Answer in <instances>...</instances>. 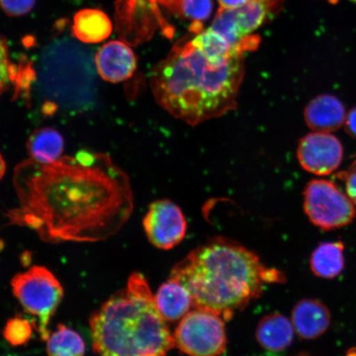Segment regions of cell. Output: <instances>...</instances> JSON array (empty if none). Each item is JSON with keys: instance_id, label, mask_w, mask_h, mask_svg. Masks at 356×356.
Returning a JSON list of instances; mask_svg holds the SVG:
<instances>
[{"instance_id": "obj_17", "label": "cell", "mask_w": 356, "mask_h": 356, "mask_svg": "<svg viewBox=\"0 0 356 356\" xmlns=\"http://www.w3.org/2000/svg\"><path fill=\"white\" fill-rule=\"evenodd\" d=\"M344 266V244L340 241L320 243L312 253L310 267L316 277L335 278Z\"/></svg>"}, {"instance_id": "obj_31", "label": "cell", "mask_w": 356, "mask_h": 356, "mask_svg": "<svg viewBox=\"0 0 356 356\" xmlns=\"http://www.w3.org/2000/svg\"><path fill=\"white\" fill-rule=\"evenodd\" d=\"M298 356H309V355H305V354H300V355H298Z\"/></svg>"}, {"instance_id": "obj_2", "label": "cell", "mask_w": 356, "mask_h": 356, "mask_svg": "<svg viewBox=\"0 0 356 356\" xmlns=\"http://www.w3.org/2000/svg\"><path fill=\"white\" fill-rule=\"evenodd\" d=\"M169 279L188 289L195 309L229 321L261 296L266 284L286 282L254 252L232 239L216 237L200 245L172 267Z\"/></svg>"}, {"instance_id": "obj_7", "label": "cell", "mask_w": 356, "mask_h": 356, "mask_svg": "<svg viewBox=\"0 0 356 356\" xmlns=\"http://www.w3.org/2000/svg\"><path fill=\"white\" fill-rule=\"evenodd\" d=\"M304 209L312 224L323 230L342 228L356 216L354 203L333 184L323 179L312 180L304 191Z\"/></svg>"}, {"instance_id": "obj_4", "label": "cell", "mask_w": 356, "mask_h": 356, "mask_svg": "<svg viewBox=\"0 0 356 356\" xmlns=\"http://www.w3.org/2000/svg\"><path fill=\"white\" fill-rule=\"evenodd\" d=\"M89 326L92 348L99 356H167L175 348L149 283L139 273L93 312Z\"/></svg>"}, {"instance_id": "obj_23", "label": "cell", "mask_w": 356, "mask_h": 356, "mask_svg": "<svg viewBox=\"0 0 356 356\" xmlns=\"http://www.w3.org/2000/svg\"><path fill=\"white\" fill-rule=\"evenodd\" d=\"M17 74L11 64L10 53L4 40L0 37V97L10 88L13 81V75Z\"/></svg>"}, {"instance_id": "obj_14", "label": "cell", "mask_w": 356, "mask_h": 356, "mask_svg": "<svg viewBox=\"0 0 356 356\" xmlns=\"http://www.w3.org/2000/svg\"><path fill=\"white\" fill-rule=\"evenodd\" d=\"M154 302L167 322L181 319L193 307V298L188 289L177 280L169 278L159 288Z\"/></svg>"}, {"instance_id": "obj_19", "label": "cell", "mask_w": 356, "mask_h": 356, "mask_svg": "<svg viewBox=\"0 0 356 356\" xmlns=\"http://www.w3.org/2000/svg\"><path fill=\"white\" fill-rule=\"evenodd\" d=\"M47 343L48 356H83L86 353L82 337L64 324L57 325Z\"/></svg>"}, {"instance_id": "obj_9", "label": "cell", "mask_w": 356, "mask_h": 356, "mask_svg": "<svg viewBox=\"0 0 356 356\" xmlns=\"http://www.w3.org/2000/svg\"><path fill=\"white\" fill-rule=\"evenodd\" d=\"M343 156L341 141L330 133H309L302 138L297 149L301 167L318 176H327L335 172Z\"/></svg>"}, {"instance_id": "obj_25", "label": "cell", "mask_w": 356, "mask_h": 356, "mask_svg": "<svg viewBox=\"0 0 356 356\" xmlns=\"http://www.w3.org/2000/svg\"><path fill=\"white\" fill-rule=\"evenodd\" d=\"M341 178L345 180L347 197L356 204V169L349 172L341 173Z\"/></svg>"}, {"instance_id": "obj_22", "label": "cell", "mask_w": 356, "mask_h": 356, "mask_svg": "<svg viewBox=\"0 0 356 356\" xmlns=\"http://www.w3.org/2000/svg\"><path fill=\"white\" fill-rule=\"evenodd\" d=\"M179 13L185 19L197 24L210 19L213 10L212 0H180Z\"/></svg>"}, {"instance_id": "obj_28", "label": "cell", "mask_w": 356, "mask_h": 356, "mask_svg": "<svg viewBox=\"0 0 356 356\" xmlns=\"http://www.w3.org/2000/svg\"><path fill=\"white\" fill-rule=\"evenodd\" d=\"M6 163L4 161L3 156L0 154V181L2 180L4 175H6Z\"/></svg>"}, {"instance_id": "obj_11", "label": "cell", "mask_w": 356, "mask_h": 356, "mask_svg": "<svg viewBox=\"0 0 356 356\" xmlns=\"http://www.w3.org/2000/svg\"><path fill=\"white\" fill-rule=\"evenodd\" d=\"M305 120L315 132L331 133L344 126L346 108L337 97L321 95L312 99L305 109Z\"/></svg>"}, {"instance_id": "obj_26", "label": "cell", "mask_w": 356, "mask_h": 356, "mask_svg": "<svg viewBox=\"0 0 356 356\" xmlns=\"http://www.w3.org/2000/svg\"><path fill=\"white\" fill-rule=\"evenodd\" d=\"M344 127L346 133L356 139V106L346 114Z\"/></svg>"}, {"instance_id": "obj_20", "label": "cell", "mask_w": 356, "mask_h": 356, "mask_svg": "<svg viewBox=\"0 0 356 356\" xmlns=\"http://www.w3.org/2000/svg\"><path fill=\"white\" fill-rule=\"evenodd\" d=\"M211 29L225 38L233 47L241 49L243 51L251 50L252 44H246L239 33L234 10L220 8L212 22Z\"/></svg>"}, {"instance_id": "obj_5", "label": "cell", "mask_w": 356, "mask_h": 356, "mask_svg": "<svg viewBox=\"0 0 356 356\" xmlns=\"http://www.w3.org/2000/svg\"><path fill=\"white\" fill-rule=\"evenodd\" d=\"M13 295L26 313L38 318L42 339L50 337L49 324L64 298V289L46 267L34 266L11 280Z\"/></svg>"}, {"instance_id": "obj_24", "label": "cell", "mask_w": 356, "mask_h": 356, "mask_svg": "<svg viewBox=\"0 0 356 356\" xmlns=\"http://www.w3.org/2000/svg\"><path fill=\"white\" fill-rule=\"evenodd\" d=\"M35 0H0V7L11 16H21L33 10Z\"/></svg>"}, {"instance_id": "obj_8", "label": "cell", "mask_w": 356, "mask_h": 356, "mask_svg": "<svg viewBox=\"0 0 356 356\" xmlns=\"http://www.w3.org/2000/svg\"><path fill=\"white\" fill-rule=\"evenodd\" d=\"M143 226L149 241L162 250H170L184 239L188 222L181 208L169 200L150 204Z\"/></svg>"}, {"instance_id": "obj_13", "label": "cell", "mask_w": 356, "mask_h": 356, "mask_svg": "<svg viewBox=\"0 0 356 356\" xmlns=\"http://www.w3.org/2000/svg\"><path fill=\"white\" fill-rule=\"evenodd\" d=\"M293 337L295 327L282 314L266 315L257 325L256 338L258 344L269 353H284L292 345Z\"/></svg>"}, {"instance_id": "obj_27", "label": "cell", "mask_w": 356, "mask_h": 356, "mask_svg": "<svg viewBox=\"0 0 356 356\" xmlns=\"http://www.w3.org/2000/svg\"><path fill=\"white\" fill-rule=\"evenodd\" d=\"M218 1L220 3V8L226 10H236L246 4L248 0H218Z\"/></svg>"}, {"instance_id": "obj_32", "label": "cell", "mask_w": 356, "mask_h": 356, "mask_svg": "<svg viewBox=\"0 0 356 356\" xmlns=\"http://www.w3.org/2000/svg\"><path fill=\"white\" fill-rule=\"evenodd\" d=\"M350 1H353L356 3V0H350Z\"/></svg>"}, {"instance_id": "obj_29", "label": "cell", "mask_w": 356, "mask_h": 356, "mask_svg": "<svg viewBox=\"0 0 356 356\" xmlns=\"http://www.w3.org/2000/svg\"><path fill=\"white\" fill-rule=\"evenodd\" d=\"M346 356H356V350H351Z\"/></svg>"}, {"instance_id": "obj_12", "label": "cell", "mask_w": 356, "mask_h": 356, "mask_svg": "<svg viewBox=\"0 0 356 356\" xmlns=\"http://www.w3.org/2000/svg\"><path fill=\"white\" fill-rule=\"evenodd\" d=\"M291 322L298 336L302 339L313 340L327 332L330 326L331 314L322 302L305 299L293 307Z\"/></svg>"}, {"instance_id": "obj_6", "label": "cell", "mask_w": 356, "mask_h": 356, "mask_svg": "<svg viewBox=\"0 0 356 356\" xmlns=\"http://www.w3.org/2000/svg\"><path fill=\"white\" fill-rule=\"evenodd\" d=\"M172 335L175 347L188 356H220L227 348L224 319L210 311L189 312Z\"/></svg>"}, {"instance_id": "obj_3", "label": "cell", "mask_w": 356, "mask_h": 356, "mask_svg": "<svg viewBox=\"0 0 356 356\" xmlns=\"http://www.w3.org/2000/svg\"><path fill=\"white\" fill-rule=\"evenodd\" d=\"M243 77V53L216 59L190 41L154 67L150 84L160 106L195 126L233 110Z\"/></svg>"}, {"instance_id": "obj_10", "label": "cell", "mask_w": 356, "mask_h": 356, "mask_svg": "<svg viewBox=\"0 0 356 356\" xmlns=\"http://www.w3.org/2000/svg\"><path fill=\"white\" fill-rule=\"evenodd\" d=\"M95 63L101 78L113 83L131 78L137 68L135 53L121 41H111L104 44L95 56Z\"/></svg>"}, {"instance_id": "obj_30", "label": "cell", "mask_w": 356, "mask_h": 356, "mask_svg": "<svg viewBox=\"0 0 356 356\" xmlns=\"http://www.w3.org/2000/svg\"><path fill=\"white\" fill-rule=\"evenodd\" d=\"M351 169H356V159L353 164V168H351Z\"/></svg>"}, {"instance_id": "obj_15", "label": "cell", "mask_w": 356, "mask_h": 356, "mask_svg": "<svg viewBox=\"0 0 356 356\" xmlns=\"http://www.w3.org/2000/svg\"><path fill=\"white\" fill-rule=\"evenodd\" d=\"M113 32L109 17L95 8L80 10L74 17L73 33L80 42L99 43L108 39Z\"/></svg>"}, {"instance_id": "obj_21", "label": "cell", "mask_w": 356, "mask_h": 356, "mask_svg": "<svg viewBox=\"0 0 356 356\" xmlns=\"http://www.w3.org/2000/svg\"><path fill=\"white\" fill-rule=\"evenodd\" d=\"M3 337L13 346H24L33 337V329L28 319L15 317L7 322L3 328Z\"/></svg>"}, {"instance_id": "obj_16", "label": "cell", "mask_w": 356, "mask_h": 356, "mask_svg": "<svg viewBox=\"0 0 356 356\" xmlns=\"http://www.w3.org/2000/svg\"><path fill=\"white\" fill-rule=\"evenodd\" d=\"M64 146L63 137L50 127L38 129L26 142L30 159L41 163H51L59 159L63 154Z\"/></svg>"}, {"instance_id": "obj_1", "label": "cell", "mask_w": 356, "mask_h": 356, "mask_svg": "<svg viewBox=\"0 0 356 356\" xmlns=\"http://www.w3.org/2000/svg\"><path fill=\"white\" fill-rule=\"evenodd\" d=\"M19 206L8 225L26 227L42 241L95 243L115 235L131 217L130 179L109 155L80 151L41 163L32 159L15 169Z\"/></svg>"}, {"instance_id": "obj_18", "label": "cell", "mask_w": 356, "mask_h": 356, "mask_svg": "<svg viewBox=\"0 0 356 356\" xmlns=\"http://www.w3.org/2000/svg\"><path fill=\"white\" fill-rule=\"evenodd\" d=\"M283 0H248L241 8L234 10L239 33L243 38L254 33L277 10Z\"/></svg>"}]
</instances>
